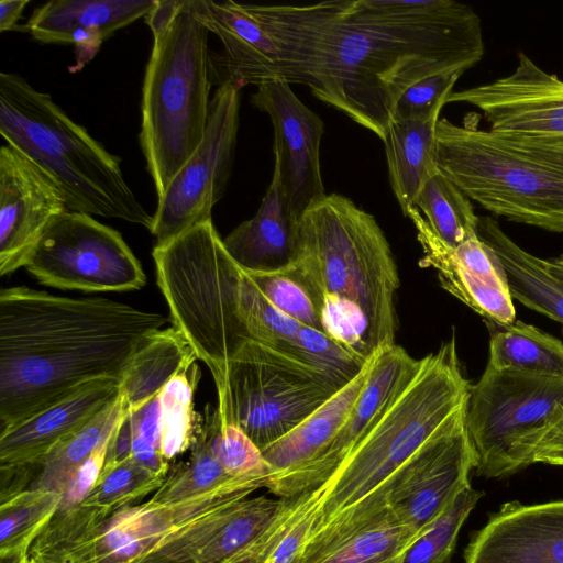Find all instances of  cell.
Masks as SVG:
<instances>
[{"label":"cell","instance_id":"cell-45","mask_svg":"<svg viewBox=\"0 0 563 563\" xmlns=\"http://www.w3.org/2000/svg\"><path fill=\"white\" fill-rule=\"evenodd\" d=\"M29 0H1L0 1V31L27 32L26 25H19L22 12L29 4Z\"/></svg>","mask_w":563,"mask_h":563},{"label":"cell","instance_id":"cell-20","mask_svg":"<svg viewBox=\"0 0 563 563\" xmlns=\"http://www.w3.org/2000/svg\"><path fill=\"white\" fill-rule=\"evenodd\" d=\"M120 397V379L103 377L0 432V470L38 463L53 449L86 428Z\"/></svg>","mask_w":563,"mask_h":563},{"label":"cell","instance_id":"cell-14","mask_svg":"<svg viewBox=\"0 0 563 563\" xmlns=\"http://www.w3.org/2000/svg\"><path fill=\"white\" fill-rule=\"evenodd\" d=\"M465 415L466 407L448 420L388 482L387 507L415 532H421L471 485L470 474L477 457Z\"/></svg>","mask_w":563,"mask_h":563},{"label":"cell","instance_id":"cell-6","mask_svg":"<svg viewBox=\"0 0 563 563\" xmlns=\"http://www.w3.org/2000/svg\"><path fill=\"white\" fill-rule=\"evenodd\" d=\"M209 30L186 0L170 22L153 34L142 89L140 144L157 199L205 136L214 78Z\"/></svg>","mask_w":563,"mask_h":563},{"label":"cell","instance_id":"cell-2","mask_svg":"<svg viewBox=\"0 0 563 563\" xmlns=\"http://www.w3.org/2000/svg\"><path fill=\"white\" fill-rule=\"evenodd\" d=\"M167 322L103 297L69 298L24 286L0 292V432L88 383L121 379Z\"/></svg>","mask_w":563,"mask_h":563},{"label":"cell","instance_id":"cell-43","mask_svg":"<svg viewBox=\"0 0 563 563\" xmlns=\"http://www.w3.org/2000/svg\"><path fill=\"white\" fill-rule=\"evenodd\" d=\"M527 454L531 464L563 466V400L555 406L542 427L531 434Z\"/></svg>","mask_w":563,"mask_h":563},{"label":"cell","instance_id":"cell-4","mask_svg":"<svg viewBox=\"0 0 563 563\" xmlns=\"http://www.w3.org/2000/svg\"><path fill=\"white\" fill-rule=\"evenodd\" d=\"M287 266L328 336L365 363L395 344L397 265L375 217L352 199L327 194L305 211Z\"/></svg>","mask_w":563,"mask_h":563},{"label":"cell","instance_id":"cell-26","mask_svg":"<svg viewBox=\"0 0 563 563\" xmlns=\"http://www.w3.org/2000/svg\"><path fill=\"white\" fill-rule=\"evenodd\" d=\"M477 233L498 255L512 299L563 327V282L548 271L544 260L519 246L489 216L479 217Z\"/></svg>","mask_w":563,"mask_h":563},{"label":"cell","instance_id":"cell-25","mask_svg":"<svg viewBox=\"0 0 563 563\" xmlns=\"http://www.w3.org/2000/svg\"><path fill=\"white\" fill-rule=\"evenodd\" d=\"M375 357L367 362L353 380L306 420L279 440L261 450L273 470V475L268 479L301 467L318 456L332 442L349 420L361 397L371 376Z\"/></svg>","mask_w":563,"mask_h":563},{"label":"cell","instance_id":"cell-7","mask_svg":"<svg viewBox=\"0 0 563 563\" xmlns=\"http://www.w3.org/2000/svg\"><path fill=\"white\" fill-rule=\"evenodd\" d=\"M152 256L173 325L209 368L220 401L229 362L251 340L240 313L243 269L227 251L212 220L154 246Z\"/></svg>","mask_w":563,"mask_h":563},{"label":"cell","instance_id":"cell-30","mask_svg":"<svg viewBox=\"0 0 563 563\" xmlns=\"http://www.w3.org/2000/svg\"><path fill=\"white\" fill-rule=\"evenodd\" d=\"M279 505L267 496L234 503L185 563H233L272 522Z\"/></svg>","mask_w":563,"mask_h":563},{"label":"cell","instance_id":"cell-48","mask_svg":"<svg viewBox=\"0 0 563 563\" xmlns=\"http://www.w3.org/2000/svg\"><path fill=\"white\" fill-rule=\"evenodd\" d=\"M386 563H399V556H397L396 559L390 560V561H388Z\"/></svg>","mask_w":563,"mask_h":563},{"label":"cell","instance_id":"cell-34","mask_svg":"<svg viewBox=\"0 0 563 563\" xmlns=\"http://www.w3.org/2000/svg\"><path fill=\"white\" fill-rule=\"evenodd\" d=\"M472 200L440 172L430 178L419 195L416 207L431 230L450 246L478 236L479 217L476 216Z\"/></svg>","mask_w":563,"mask_h":563},{"label":"cell","instance_id":"cell-3","mask_svg":"<svg viewBox=\"0 0 563 563\" xmlns=\"http://www.w3.org/2000/svg\"><path fill=\"white\" fill-rule=\"evenodd\" d=\"M456 340L420 358L372 427L320 486L282 497L311 521L298 563L322 553L387 508L391 476L468 401Z\"/></svg>","mask_w":563,"mask_h":563},{"label":"cell","instance_id":"cell-49","mask_svg":"<svg viewBox=\"0 0 563 563\" xmlns=\"http://www.w3.org/2000/svg\"><path fill=\"white\" fill-rule=\"evenodd\" d=\"M556 260L561 263H563V254H561L559 257H556Z\"/></svg>","mask_w":563,"mask_h":563},{"label":"cell","instance_id":"cell-33","mask_svg":"<svg viewBox=\"0 0 563 563\" xmlns=\"http://www.w3.org/2000/svg\"><path fill=\"white\" fill-rule=\"evenodd\" d=\"M62 495L26 488L4 498L0 505V556L18 562L53 518Z\"/></svg>","mask_w":563,"mask_h":563},{"label":"cell","instance_id":"cell-8","mask_svg":"<svg viewBox=\"0 0 563 563\" xmlns=\"http://www.w3.org/2000/svg\"><path fill=\"white\" fill-rule=\"evenodd\" d=\"M440 119L435 128L439 172L487 211L550 232H563V166L523 152L477 126Z\"/></svg>","mask_w":563,"mask_h":563},{"label":"cell","instance_id":"cell-17","mask_svg":"<svg viewBox=\"0 0 563 563\" xmlns=\"http://www.w3.org/2000/svg\"><path fill=\"white\" fill-rule=\"evenodd\" d=\"M67 211L57 184L10 144L0 150V274L24 267L49 223Z\"/></svg>","mask_w":563,"mask_h":563},{"label":"cell","instance_id":"cell-32","mask_svg":"<svg viewBox=\"0 0 563 563\" xmlns=\"http://www.w3.org/2000/svg\"><path fill=\"white\" fill-rule=\"evenodd\" d=\"M404 526L387 507L361 529L303 563H386L420 536Z\"/></svg>","mask_w":563,"mask_h":563},{"label":"cell","instance_id":"cell-21","mask_svg":"<svg viewBox=\"0 0 563 563\" xmlns=\"http://www.w3.org/2000/svg\"><path fill=\"white\" fill-rule=\"evenodd\" d=\"M158 0H53L37 8L25 24L44 44H71L78 70L98 53L102 42L140 18Z\"/></svg>","mask_w":563,"mask_h":563},{"label":"cell","instance_id":"cell-47","mask_svg":"<svg viewBox=\"0 0 563 563\" xmlns=\"http://www.w3.org/2000/svg\"><path fill=\"white\" fill-rule=\"evenodd\" d=\"M15 563H35L33 560H31L29 558V555H25L24 558H22L21 560H19L18 562Z\"/></svg>","mask_w":563,"mask_h":563},{"label":"cell","instance_id":"cell-22","mask_svg":"<svg viewBox=\"0 0 563 563\" xmlns=\"http://www.w3.org/2000/svg\"><path fill=\"white\" fill-rule=\"evenodd\" d=\"M186 3L222 43L223 54L216 64L211 62L212 68L223 70L221 82L229 80L243 88L279 79L275 45L242 3L232 0H186Z\"/></svg>","mask_w":563,"mask_h":563},{"label":"cell","instance_id":"cell-16","mask_svg":"<svg viewBox=\"0 0 563 563\" xmlns=\"http://www.w3.org/2000/svg\"><path fill=\"white\" fill-rule=\"evenodd\" d=\"M407 217L422 249L421 267L437 271L441 286L486 322L505 328L516 321L507 276L495 251L479 239L453 247L442 241L416 208Z\"/></svg>","mask_w":563,"mask_h":563},{"label":"cell","instance_id":"cell-1","mask_svg":"<svg viewBox=\"0 0 563 563\" xmlns=\"http://www.w3.org/2000/svg\"><path fill=\"white\" fill-rule=\"evenodd\" d=\"M242 5L272 38L279 79L306 85L380 140L410 86L463 75L485 54L478 14L454 0Z\"/></svg>","mask_w":563,"mask_h":563},{"label":"cell","instance_id":"cell-40","mask_svg":"<svg viewBox=\"0 0 563 563\" xmlns=\"http://www.w3.org/2000/svg\"><path fill=\"white\" fill-rule=\"evenodd\" d=\"M212 450L225 472L235 478L266 484L273 475L260 448L234 423L220 421Z\"/></svg>","mask_w":563,"mask_h":563},{"label":"cell","instance_id":"cell-11","mask_svg":"<svg viewBox=\"0 0 563 563\" xmlns=\"http://www.w3.org/2000/svg\"><path fill=\"white\" fill-rule=\"evenodd\" d=\"M24 268L40 284L64 290L130 291L146 282L119 231L69 210L49 223Z\"/></svg>","mask_w":563,"mask_h":563},{"label":"cell","instance_id":"cell-41","mask_svg":"<svg viewBox=\"0 0 563 563\" xmlns=\"http://www.w3.org/2000/svg\"><path fill=\"white\" fill-rule=\"evenodd\" d=\"M297 358L327 372L342 386L353 380L367 364L325 333L306 325L298 331Z\"/></svg>","mask_w":563,"mask_h":563},{"label":"cell","instance_id":"cell-35","mask_svg":"<svg viewBox=\"0 0 563 563\" xmlns=\"http://www.w3.org/2000/svg\"><path fill=\"white\" fill-rule=\"evenodd\" d=\"M199 379L195 362L161 391V452L169 463L190 449L195 439L200 413L194 410V395Z\"/></svg>","mask_w":563,"mask_h":563},{"label":"cell","instance_id":"cell-19","mask_svg":"<svg viewBox=\"0 0 563 563\" xmlns=\"http://www.w3.org/2000/svg\"><path fill=\"white\" fill-rule=\"evenodd\" d=\"M465 563H563V500L500 506L471 538Z\"/></svg>","mask_w":563,"mask_h":563},{"label":"cell","instance_id":"cell-31","mask_svg":"<svg viewBox=\"0 0 563 563\" xmlns=\"http://www.w3.org/2000/svg\"><path fill=\"white\" fill-rule=\"evenodd\" d=\"M487 365L563 377V343L534 325L515 321L492 335Z\"/></svg>","mask_w":563,"mask_h":563},{"label":"cell","instance_id":"cell-42","mask_svg":"<svg viewBox=\"0 0 563 563\" xmlns=\"http://www.w3.org/2000/svg\"><path fill=\"white\" fill-rule=\"evenodd\" d=\"M461 76L443 73L417 81L398 99L393 119L426 120L432 117L446 104V97Z\"/></svg>","mask_w":563,"mask_h":563},{"label":"cell","instance_id":"cell-36","mask_svg":"<svg viewBox=\"0 0 563 563\" xmlns=\"http://www.w3.org/2000/svg\"><path fill=\"white\" fill-rule=\"evenodd\" d=\"M483 495L471 485L464 487L399 555V563H448L462 526Z\"/></svg>","mask_w":563,"mask_h":563},{"label":"cell","instance_id":"cell-23","mask_svg":"<svg viewBox=\"0 0 563 563\" xmlns=\"http://www.w3.org/2000/svg\"><path fill=\"white\" fill-rule=\"evenodd\" d=\"M297 223L290 214L276 169L256 213L225 239L232 258L246 271H275L290 264Z\"/></svg>","mask_w":563,"mask_h":563},{"label":"cell","instance_id":"cell-15","mask_svg":"<svg viewBox=\"0 0 563 563\" xmlns=\"http://www.w3.org/2000/svg\"><path fill=\"white\" fill-rule=\"evenodd\" d=\"M251 103L271 118L274 169L278 172L287 208L298 221L308 208L327 196L320 165L324 123L282 79L258 86Z\"/></svg>","mask_w":563,"mask_h":563},{"label":"cell","instance_id":"cell-44","mask_svg":"<svg viewBox=\"0 0 563 563\" xmlns=\"http://www.w3.org/2000/svg\"><path fill=\"white\" fill-rule=\"evenodd\" d=\"M123 410L129 415L132 435L153 444L161 451V394L137 409Z\"/></svg>","mask_w":563,"mask_h":563},{"label":"cell","instance_id":"cell-29","mask_svg":"<svg viewBox=\"0 0 563 563\" xmlns=\"http://www.w3.org/2000/svg\"><path fill=\"white\" fill-rule=\"evenodd\" d=\"M122 411V402L107 407L86 428L53 449L38 463L19 467L29 478L27 488L63 494L68 483L90 456L95 449L108 437L117 424ZM14 470V468H13Z\"/></svg>","mask_w":563,"mask_h":563},{"label":"cell","instance_id":"cell-38","mask_svg":"<svg viewBox=\"0 0 563 563\" xmlns=\"http://www.w3.org/2000/svg\"><path fill=\"white\" fill-rule=\"evenodd\" d=\"M164 479L150 473L132 457L117 464L103 465L82 506L96 510L107 519L133 501L155 493Z\"/></svg>","mask_w":563,"mask_h":563},{"label":"cell","instance_id":"cell-27","mask_svg":"<svg viewBox=\"0 0 563 563\" xmlns=\"http://www.w3.org/2000/svg\"><path fill=\"white\" fill-rule=\"evenodd\" d=\"M441 110L426 120L391 119L382 140L389 183L404 213L413 207L426 183L439 173L435 161V128Z\"/></svg>","mask_w":563,"mask_h":563},{"label":"cell","instance_id":"cell-12","mask_svg":"<svg viewBox=\"0 0 563 563\" xmlns=\"http://www.w3.org/2000/svg\"><path fill=\"white\" fill-rule=\"evenodd\" d=\"M445 103L477 108L489 131L499 139L563 166V79L539 67L525 53H518L511 74L451 91Z\"/></svg>","mask_w":563,"mask_h":563},{"label":"cell","instance_id":"cell-13","mask_svg":"<svg viewBox=\"0 0 563 563\" xmlns=\"http://www.w3.org/2000/svg\"><path fill=\"white\" fill-rule=\"evenodd\" d=\"M241 87L225 80L210 102L202 142L157 199L150 232L162 246L191 228L212 220L223 197L234 161L240 121Z\"/></svg>","mask_w":563,"mask_h":563},{"label":"cell","instance_id":"cell-46","mask_svg":"<svg viewBox=\"0 0 563 563\" xmlns=\"http://www.w3.org/2000/svg\"><path fill=\"white\" fill-rule=\"evenodd\" d=\"M544 264L548 271L560 280L563 282V263L556 258L544 260Z\"/></svg>","mask_w":563,"mask_h":563},{"label":"cell","instance_id":"cell-28","mask_svg":"<svg viewBox=\"0 0 563 563\" xmlns=\"http://www.w3.org/2000/svg\"><path fill=\"white\" fill-rule=\"evenodd\" d=\"M190 343L177 329L154 333L134 354L120 379V399L132 411L159 395L165 385L195 363Z\"/></svg>","mask_w":563,"mask_h":563},{"label":"cell","instance_id":"cell-39","mask_svg":"<svg viewBox=\"0 0 563 563\" xmlns=\"http://www.w3.org/2000/svg\"><path fill=\"white\" fill-rule=\"evenodd\" d=\"M244 271L279 311L302 325L324 333L310 294L288 266L275 271Z\"/></svg>","mask_w":563,"mask_h":563},{"label":"cell","instance_id":"cell-24","mask_svg":"<svg viewBox=\"0 0 563 563\" xmlns=\"http://www.w3.org/2000/svg\"><path fill=\"white\" fill-rule=\"evenodd\" d=\"M219 424L217 407L207 404L200 413L188 460L168 472L164 483L150 500L161 505H173L210 495L253 493L265 487L262 481L240 479L225 472L212 450V441Z\"/></svg>","mask_w":563,"mask_h":563},{"label":"cell","instance_id":"cell-9","mask_svg":"<svg viewBox=\"0 0 563 563\" xmlns=\"http://www.w3.org/2000/svg\"><path fill=\"white\" fill-rule=\"evenodd\" d=\"M343 387L327 372L249 340L229 362L217 409L221 422L236 424L263 450Z\"/></svg>","mask_w":563,"mask_h":563},{"label":"cell","instance_id":"cell-10","mask_svg":"<svg viewBox=\"0 0 563 563\" xmlns=\"http://www.w3.org/2000/svg\"><path fill=\"white\" fill-rule=\"evenodd\" d=\"M563 400V377L486 365L471 386L465 426L478 476L500 478L531 465L527 443Z\"/></svg>","mask_w":563,"mask_h":563},{"label":"cell","instance_id":"cell-5","mask_svg":"<svg viewBox=\"0 0 563 563\" xmlns=\"http://www.w3.org/2000/svg\"><path fill=\"white\" fill-rule=\"evenodd\" d=\"M0 133L57 184L67 210L151 229L153 216L125 181L120 157L15 73L0 74Z\"/></svg>","mask_w":563,"mask_h":563},{"label":"cell","instance_id":"cell-37","mask_svg":"<svg viewBox=\"0 0 563 563\" xmlns=\"http://www.w3.org/2000/svg\"><path fill=\"white\" fill-rule=\"evenodd\" d=\"M240 313L251 340L297 358V335L302 324L279 311L244 269L240 288Z\"/></svg>","mask_w":563,"mask_h":563},{"label":"cell","instance_id":"cell-18","mask_svg":"<svg viewBox=\"0 0 563 563\" xmlns=\"http://www.w3.org/2000/svg\"><path fill=\"white\" fill-rule=\"evenodd\" d=\"M419 360L394 344L380 351L373 363L371 376L349 420L332 442L301 467L266 482L274 495L290 497L324 483L372 427L393 396L417 367Z\"/></svg>","mask_w":563,"mask_h":563}]
</instances>
